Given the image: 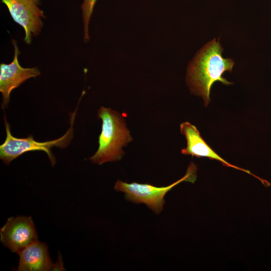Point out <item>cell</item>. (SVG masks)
Listing matches in <instances>:
<instances>
[{
  "instance_id": "8",
  "label": "cell",
  "mask_w": 271,
  "mask_h": 271,
  "mask_svg": "<svg viewBox=\"0 0 271 271\" xmlns=\"http://www.w3.org/2000/svg\"><path fill=\"white\" fill-rule=\"evenodd\" d=\"M180 129L187 142L186 147L181 150L182 154L197 158L205 157L211 160L219 161L225 167L232 168L253 176L265 186H269L270 183L266 180L252 174L249 170L233 165L221 158L206 143L194 125L188 121L184 122L180 124Z\"/></svg>"
},
{
  "instance_id": "11",
  "label": "cell",
  "mask_w": 271,
  "mask_h": 271,
  "mask_svg": "<svg viewBox=\"0 0 271 271\" xmlns=\"http://www.w3.org/2000/svg\"><path fill=\"white\" fill-rule=\"evenodd\" d=\"M63 266V262L62 261V257L59 254V256L58 258V261L54 263L52 270H65Z\"/></svg>"
},
{
  "instance_id": "7",
  "label": "cell",
  "mask_w": 271,
  "mask_h": 271,
  "mask_svg": "<svg viewBox=\"0 0 271 271\" xmlns=\"http://www.w3.org/2000/svg\"><path fill=\"white\" fill-rule=\"evenodd\" d=\"M14 56L10 64L1 63L0 65V92L2 95V107H8L12 91L18 88L25 81L35 78L40 74L39 70L36 67L24 68L19 62L20 51L15 41L13 40Z\"/></svg>"
},
{
  "instance_id": "4",
  "label": "cell",
  "mask_w": 271,
  "mask_h": 271,
  "mask_svg": "<svg viewBox=\"0 0 271 271\" xmlns=\"http://www.w3.org/2000/svg\"><path fill=\"white\" fill-rule=\"evenodd\" d=\"M76 111L71 117V126L69 129L61 138L50 141L40 142L36 141L32 135L26 138H17L14 137L11 132L10 126L6 117L4 116V122L6 131V138L0 146V159L7 165L10 163L24 153L34 151H42L46 153L52 166L56 164L55 158L53 155L51 149L53 147L65 148L73 138V125L75 117Z\"/></svg>"
},
{
  "instance_id": "10",
  "label": "cell",
  "mask_w": 271,
  "mask_h": 271,
  "mask_svg": "<svg viewBox=\"0 0 271 271\" xmlns=\"http://www.w3.org/2000/svg\"><path fill=\"white\" fill-rule=\"evenodd\" d=\"M97 0H83L81 8L84 26V41L89 40L88 32L89 24Z\"/></svg>"
},
{
  "instance_id": "1",
  "label": "cell",
  "mask_w": 271,
  "mask_h": 271,
  "mask_svg": "<svg viewBox=\"0 0 271 271\" xmlns=\"http://www.w3.org/2000/svg\"><path fill=\"white\" fill-rule=\"evenodd\" d=\"M223 49L214 39L204 46L189 63L186 82L193 94L200 96L206 106L210 101V89L216 81L225 85L232 84L222 77L225 71L231 72L234 64L231 58L222 56Z\"/></svg>"
},
{
  "instance_id": "2",
  "label": "cell",
  "mask_w": 271,
  "mask_h": 271,
  "mask_svg": "<svg viewBox=\"0 0 271 271\" xmlns=\"http://www.w3.org/2000/svg\"><path fill=\"white\" fill-rule=\"evenodd\" d=\"M97 115L102 121L101 130L98 149L89 160L99 165L120 160L124 155L122 148L133 140L123 116L117 111L103 106L99 109Z\"/></svg>"
},
{
  "instance_id": "5",
  "label": "cell",
  "mask_w": 271,
  "mask_h": 271,
  "mask_svg": "<svg viewBox=\"0 0 271 271\" xmlns=\"http://www.w3.org/2000/svg\"><path fill=\"white\" fill-rule=\"evenodd\" d=\"M7 6L14 21L25 31V42L30 44L32 36L41 31L43 11L40 8L39 0H2Z\"/></svg>"
},
{
  "instance_id": "9",
  "label": "cell",
  "mask_w": 271,
  "mask_h": 271,
  "mask_svg": "<svg viewBox=\"0 0 271 271\" xmlns=\"http://www.w3.org/2000/svg\"><path fill=\"white\" fill-rule=\"evenodd\" d=\"M18 270L19 271L52 270L54 263L52 261L47 245L38 240L20 252Z\"/></svg>"
},
{
  "instance_id": "3",
  "label": "cell",
  "mask_w": 271,
  "mask_h": 271,
  "mask_svg": "<svg viewBox=\"0 0 271 271\" xmlns=\"http://www.w3.org/2000/svg\"><path fill=\"white\" fill-rule=\"evenodd\" d=\"M197 166L191 162L185 175L168 186L157 187L147 183H128L118 180L116 182L114 188L116 191L124 193L127 201L136 204L144 203L158 214L163 210L166 194L182 182L194 183L197 178Z\"/></svg>"
},
{
  "instance_id": "6",
  "label": "cell",
  "mask_w": 271,
  "mask_h": 271,
  "mask_svg": "<svg viewBox=\"0 0 271 271\" xmlns=\"http://www.w3.org/2000/svg\"><path fill=\"white\" fill-rule=\"evenodd\" d=\"M38 235L31 216L9 218L0 230V240L12 252L18 253L37 240Z\"/></svg>"
}]
</instances>
